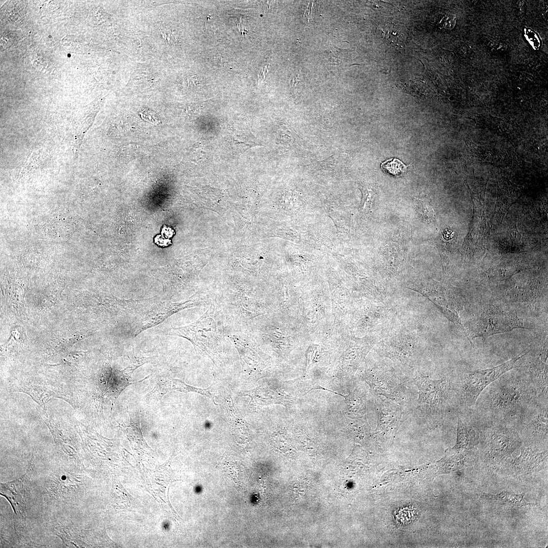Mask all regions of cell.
<instances>
[{"mask_svg": "<svg viewBox=\"0 0 548 548\" xmlns=\"http://www.w3.org/2000/svg\"><path fill=\"white\" fill-rule=\"evenodd\" d=\"M528 376H505L487 386L473 407L486 423H498L517 428L520 420L537 398Z\"/></svg>", "mask_w": 548, "mask_h": 548, "instance_id": "cell-1", "label": "cell"}, {"mask_svg": "<svg viewBox=\"0 0 548 548\" xmlns=\"http://www.w3.org/2000/svg\"><path fill=\"white\" fill-rule=\"evenodd\" d=\"M530 350V346L512 359L496 366L469 371L461 380L458 394L460 401L473 407L482 391L503 374L516 368L517 362Z\"/></svg>", "mask_w": 548, "mask_h": 548, "instance_id": "cell-2", "label": "cell"}, {"mask_svg": "<svg viewBox=\"0 0 548 548\" xmlns=\"http://www.w3.org/2000/svg\"><path fill=\"white\" fill-rule=\"evenodd\" d=\"M218 320L215 303L197 321L187 326L171 328L168 334L186 338L195 350L209 353V348L218 345L224 338Z\"/></svg>", "mask_w": 548, "mask_h": 548, "instance_id": "cell-3", "label": "cell"}, {"mask_svg": "<svg viewBox=\"0 0 548 548\" xmlns=\"http://www.w3.org/2000/svg\"><path fill=\"white\" fill-rule=\"evenodd\" d=\"M525 328L516 314L506 310L490 309L483 311L470 323L466 335L469 339L478 337L486 339L516 328Z\"/></svg>", "mask_w": 548, "mask_h": 548, "instance_id": "cell-4", "label": "cell"}, {"mask_svg": "<svg viewBox=\"0 0 548 548\" xmlns=\"http://www.w3.org/2000/svg\"><path fill=\"white\" fill-rule=\"evenodd\" d=\"M432 302L443 315L463 328L459 314L463 309L462 297L450 288L433 280H422L409 287Z\"/></svg>", "mask_w": 548, "mask_h": 548, "instance_id": "cell-5", "label": "cell"}, {"mask_svg": "<svg viewBox=\"0 0 548 548\" xmlns=\"http://www.w3.org/2000/svg\"><path fill=\"white\" fill-rule=\"evenodd\" d=\"M415 383L419 392V408L427 415L440 416L448 404V382L443 379L433 380L427 376H418Z\"/></svg>", "mask_w": 548, "mask_h": 548, "instance_id": "cell-6", "label": "cell"}, {"mask_svg": "<svg viewBox=\"0 0 548 548\" xmlns=\"http://www.w3.org/2000/svg\"><path fill=\"white\" fill-rule=\"evenodd\" d=\"M486 449L492 457L502 458L510 455L520 444L517 427L498 423H487Z\"/></svg>", "mask_w": 548, "mask_h": 548, "instance_id": "cell-7", "label": "cell"}, {"mask_svg": "<svg viewBox=\"0 0 548 548\" xmlns=\"http://www.w3.org/2000/svg\"><path fill=\"white\" fill-rule=\"evenodd\" d=\"M547 393L537 397L529 407L517 426L533 437H547Z\"/></svg>", "mask_w": 548, "mask_h": 548, "instance_id": "cell-8", "label": "cell"}, {"mask_svg": "<svg viewBox=\"0 0 548 548\" xmlns=\"http://www.w3.org/2000/svg\"><path fill=\"white\" fill-rule=\"evenodd\" d=\"M403 413L399 405L389 400H382L378 408L376 432L395 433L403 422Z\"/></svg>", "mask_w": 548, "mask_h": 548, "instance_id": "cell-9", "label": "cell"}, {"mask_svg": "<svg viewBox=\"0 0 548 548\" xmlns=\"http://www.w3.org/2000/svg\"><path fill=\"white\" fill-rule=\"evenodd\" d=\"M209 387L207 389H200L186 384L179 379L171 378L168 374L160 376L153 390L146 395V398L150 400L160 399L167 393L173 390L187 393L194 392L205 395L212 398Z\"/></svg>", "mask_w": 548, "mask_h": 548, "instance_id": "cell-10", "label": "cell"}, {"mask_svg": "<svg viewBox=\"0 0 548 548\" xmlns=\"http://www.w3.org/2000/svg\"><path fill=\"white\" fill-rule=\"evenodd\" d=\"M532 361L529 377L537 396L547 393V347L545 346Z\"/></svg>", "mask_w": 548, "mask_h": 548, "instance_id": "cell-11", "label": "cell"}, {"mask_svg": "<svg viewBox=\"0 0 548 548\" xmlns=\"http://www.w3.org/2000/svg\"><path fill=\"white\" fill-rule=\"evenodd\" d=\"M386 355L405 366H411L415 355V347L407 339L395 338L384 347Z\"/></svg>", "mask_w": 548, "mask_h": 548, "instance_id": "cell-12", "label": "cell"}, {"mask_svg": "<svg viewBox=\"0 0 548 548\" xmlns=\"http://www.w3.org/2000/svg\"><path fill=\"white\" fill-rule=\"evenodd\" d=\"M368 382L375 393L388 399L395 398L400 386L394 376L389 372L382 370L372 374Z\"/></svg>", "mask_w": 548, "mask_h": 548, "instance_id": "cell-13", "label": "cell"}, {"mask_svg": "<svg viewBox=\"0 0 548 548\" xmlns=\"http://www.w3.org/2000/svg\"><path fill=\"white\" fill-rule=\"evenodd\" d=\"M480 433L476 427L469 423L463 422L458 418L457 439L455 446L457 450H469L479 443Z\"/></svg>", "mask_w": 548, "mask_h": 548, "instance_id": "cell-14", "label": "cell"}, {"mask_svg": "<svg viewBox=\"0 0 548 548\" xmlns=\"http://www.w3.org/2000/svg\"><path fill=\"white\" fill-rule=\"evenodd\" d=\"M547 451L541 453L533 451L531 447H524L521 450V455L518 457L515 463L520 468H524L527 470H538L543 467L547 462Z\"/></svg>", "mask_w": 548, "mask_h": 548, "instance_id": "cell-15", "label": "cell"}, {"mask_svg": "<svg viewBox=\"0 0 548 548\" xmlns=\"http://www.w3.org/2000/svg\"><path fill=\"white\" fill-rule=\"evenodd\" d=\"M377 32L381 38L394 45L402 43L407 37L405 28L400 24L393 22H386L379 25Z\"/></svg>", "mask_w": 548, "mask_h": 548, "instance_id": "cell-16", "label": "cell"}, {"mask_svg": "<svg viewBox=\"0 0 548 548\" xmlns=\"http://www.w3.org/2000/svg\"><path fill=\"white\" fill-rule=\"evenodd\" d=\"M130 424L128 426L123 425L122 428L125 431L128 437L136 449H150L144 440L140 425V416L137 415H130Z\"/></svg>", "mask_w": 548, "mask_h": 548, "instance_id": "cell-17", "label": "cell"}, {"mask_svg": "<svg viewBox=\"0 0 548 548\" xmlns=\"http://www.w3.org/2000/svg\"><path fill=\"white\" fill-rule=\"evenodd\" d=\"M525 494V493L520 494H515L506 491H502L496 495L483 493L482 496L484 497L487 499L493 500V501L501 504H508L510 506L518 507L530 505H534V503H528L524 500V497Z\"/></svg>", "mask_w": 548, "mask_h": 548, "instance_id": "cell-18", "label": "cell"}, {"mask_svg": "<svg viewBox=\"0 0 548 548\" xmlns=\"http://www.w3.org/2000/svg\"><path fill=\"white\" fill-rule=\"evenodd\" d=\"M409 165H406L397 158L388 159L381 163V167L384 172L394 176L403 175Z\"/></svg>", "mask_w": 548, "mask_h": 548, "instance_id": "cell-19", "label": "cell"}, {"mask_svg": "<svg viewBox=\"0 0 548 548\" xmlns=\"http://www.w3.org/2000/svg\"><path fill=\"white\" fill-rule=\"evenodd\" d=\"M349 410L357 417H361L365 413V405L362 399L354 393L346 397Z\"/></svg>", "mask_w": 548, "mask_h": 548, "instance_id": "cell-20", "label": "cell"}, {"mask_svg": "<svg viewBox=\"0 0 548 548\" xmlns=\"http://www.w3.org/2000/svg\"><path fill=\"white\" fill-rule=\"evenodd\" d=\"M361 191L362 193V209L367 212L370 211L374 197V193L371 189L367 187H363Z\"/></svg>", "mask_w": 548, "mask_h": 548, "instance_id": "cell-21", "label": "cell"}, {"mask_svg": "<svg viewBox=\"0 0 548 548\" xmlns=\"http://www.w3.org/2000/svg\"><path fill=\"white\" fill-rule=\"evenodd\" d=\"M525 37H526L527 40L529 43L535 49H538L540 46V40L538 38V36L535 32H533L531 29H526L525 30Z\"/></svg>", "mask_w": 548, "mask_h": 548, "instance_id": "cell-22", "label": "cell"}]
</instances>
